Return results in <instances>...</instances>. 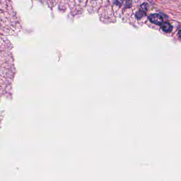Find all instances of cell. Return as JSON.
<instances>
[{"label":"cell","mask_w":181,"mask_h":181,"mask_svg":"<svg viewBox=\"0 0 181 181\" xmlns=\"http://www.w3.org/2000/svg\"><path fill=\"white\" fill-rule=\"evenodd\" d=\"M149 19L152 23L157 25H162L164 23L163 18L162 16L158 13H154L150 15Z\"/></svg>","instance_id":"6da1fadb"},{"label":"cell","mask_w":181,"mask_h":181,"mask_svg":"<svg viewBox=\"0 0 181 181\" xmlns=\"http://www.w3.org/2000/svg\"><path fill=\"white\" fill-rule=\"evenodd\" d=\"M162 29L165 32H170L172 31L173 29V27L169 22H165L163 23L161 26Z\"/></svg>","instance_id":"7a4b0ae2"}]
</instances>
